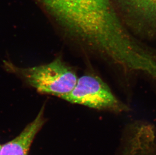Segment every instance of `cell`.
I'll list each match as a JSON object with an SVG mask.
<instances>
[{"label":"cell","mask_w":156,"mask_h":155,"mask_svg":"<svg viewBox=\"0 0 156 155\" xmlns=\"http://www.w3.org/2000/svg\"><path fill=\"white\" fill-rule=\"evenodd\" d=\"M43 106L34 120L28 124L17 137L2 146L0 155H27L35 136L44 124Z\"/></svg>","instance_id":"5"},{"label":"cell","mask_w":156,"mask_h":155,"mask_svg":"<svg viewBox=\"0 0 156 155\" xmlns=\"http://www.w3.org/2000/svg\"><path fill=\"white\" fill-rule=\"evenodd\" d=\"M61 99L93 109L121 113L129 111L128 105L115 95L98 75L88 72L78 78L75 87Z\"/></svg>","instance_id":"3"},{"label":"cell","mask_w":156,"mask_h":155,"mask_svg":"<svg viewBox=\"0 0 156 155\" xmlns=\"http://www.w3.org/2000/svg\"><path fill=\"white\" fill-rule=\"evenodd\" d=\"M133 18L134 30L149 39L156 40V0H119Z\"/></svg>","instance_id":"4"},{"label":"cell","mask_w":156,"mask_h":155,"mask_svg":"<svg viewBox=\"0 0 156 155\" xmlns=\"http://www.w3.org/2000/svg\"><path fill=\"white\" fill-rule=\"evenodd\" d=\"M5 66L38 92L60 98L72 91L78 78L75 71L60 57L49 64L33 67H18L8 62L5 63Z\"/></svg>","instance_id":"2"},{"label":"cell","mask_w":156,"mask_h":155,"mask_svg":"<svg viewBox=\"0 0 156 155\" xmlns=\"http://www.w3.org/2000/svg\"><path fill=\"white\" fill-rule=\"evenodd\" d=\"M2 147V145H0V150H1V148Z\"/></svg>","instance_id":"6"},{"label":"cell","mask_w":156,"mask_h":155,"mask_svg":"<svg viewBox=\"0 0 156 155\" xmlns=\"http://www.w3.org/2000/svg\"><path fill=\"white\" fill-rule=\"evenodd\" d=\"M88 54L127 75L149 64L150 46L128 32L108 0H37Z\"/></svg>","instance_id":"1"}]
</instances>
